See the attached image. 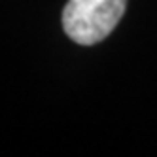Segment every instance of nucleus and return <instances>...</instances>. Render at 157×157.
Segmentation results:
<instances>
[{"instance_id":"f257e3e1","label":"nucleus","mask_w":157,"mask_h":157,"mask_svg":"<svg viewBox=\"0 0 157 157\" xmlns=\"http://www.w3.org/2000/svg\"><path fill=\"white\" fill-rule=\"evenodd\" d=\"M127 0H68L63 10L66 36L82 46L102 42L123 17Z\"/></svg>"}]
</instances>
